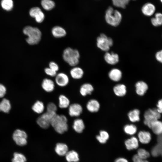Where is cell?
<instances>
[{"label":"cell","instance_id":"cell-37","mask_svg":"<svg viewBox=\"0 0 162 162\" xmlns=\"http://www.w3.org/2000/svg\"><path fill=\"white\" fill-rule=\"evenodd\" d=\"M46 110L47 112L56 113L57 110V106L54 103L50 102L46 106Z\"/></svg>","mask_w":162,"mask_h":162},{"label":"cell","instance_id":"cell-41","mask_svg":"<svg viewBox=\"0 0 162 162\" xmlns=\"http://www.w3.org/2000/svg\"><path fill=\"white\" fill-rule=\"evenodd\" d=\"M49 67L53 70L57 72L59 69L58 65L53 61L50 62L49 64Z\"/></svg>","mask_w":162,"mask_h":162},{"label":"cell","instance_id":"cell-30","mask_svg":"<svg viewBox=\"0 0 162 162\" xmlns=\"http://www.w3.org/2000/svg\"><path fill=\"white\" fill-rule=\"evenodd\" d=\"M65 157L68 162H77L79 160L78 153L73 150L68 152L65 155Z\"/></svg>","mask_w":162,"mask_h":162},{"label":"cell","instance_id":"cell-40","mask_svg":"<svg viewBox=\"0 0 162 162\" xmlns=\"http://www.w3.org/2000/svg\"><path fill=\"white\" fill-rule=\"evenodd\" d=\"M154 18L158 24V26L162 25V13L157 12L154 15Z\"/></svg>","mask_w":162,"mask_h":162},{"label":"cell","instance_id":"cell-17","mask_svg":"<svg viewBox=\"0 0 162 162\" xmlns=\"http://www.w3.org/2000/svg\"><path fill=\"white\" fill-rule=\"evenodd\" d=\"M52 36L56 38H60L65 37L67 34V32L63 27L58 26H55L51 29Z\"/></svg>","mask_w":162,"mask_h":162},{"label":"cell","instance_id":"cell-25","mask_svg":"<svg viewBox=\"0 0 162 162\" xmlns=\"http://www.w3.org/2000/svg\"><path fill=\"white\" fill-rule=\"evenodd\" d=\"M32 109L36 113L41 114L45 109L44 104L42 101L38 100L33 105Z\"/></svg>","mask_w":162,"mask_h":162},{"label":"cell","instance_id":"cell-50","mask_svg":"<svg viewBox=\"0 0 162 162\" xmlns=\"http://www.w3.org/2000/svg\"><path fill=\"white\" fill-rule=\"evenodd\" d=\"M130 0H123L126 4L127 5L129 2Z\"/></svg>","mask_w":162,"mask_h":162},{"label":"cell","instance_id":"cell-6","mask_svg":"<svg viewBox=\"0 0 162 162\" xmlns=\"http://www.w3.org/2000/svg\"><path fill=\"white\" fill-rule=\"evenodd\" d=\"M56 114V113L47 111L44 112L37 118V123L41 128L44 129H47L50 125L52 118Z\"/></svg>","mask_w":162,"mask_h":162},{"label":"cell","instance_id":"cell-45","mask_svg":"<svg viewBox=\"0 0 162 162\" xmlns=\"http://www.w3.org/2000/svg\"><path fill=\"white\" fill-rule=\"evenodd\" d=\"M5 87L2 84H0V98L4 96L6 93Z\"/></svg>","mask_w":162,"mask_h":162},{"label":"cell","instance_id":"cell-24","mask_svg":"<svg viewBox=\"0 0 162 162\" xmlns=\"http://www.w3.org/2000/svg\"><path fill=\"white\" fill-rule=\"evenodd\" d=\"M58 106L62 109L68 108L70 105L69 99L65 95L62 94L59 95L58 98Z\"/></svg>","mask_w":162,"mask_h":162},{"label":"cell","instance_id":"cell-27","mask_svg":"<svg viewBox=\"0 0 162 162\" xmlns=\"http://www.w3.org/2000/svg\"><path fill=\"white\" fill-rule=\"evenodd\" d=\"M150 128L156 135L162 134V122L158 120L154 121L152 123Z\"/></svg>","mask_w":162,"mask_h":162},{"label":"cell","instance_id":"cell-42","mask_svg":"<svg viewBox=\"0 0 162 162\" xmlns=\"http://www.w3.org/2000/svg\"><path fill=\"white\" fill-rule=\"evenodd\" d=\"M99 135L101 138L106 141L109 138V135L108 133L104 130H100Z\"/></svg>","mask_w":162,"mask_h":162},{"label":"cell","instance_id":"cell-19","mask_svg":"<svg viewBox=\"0 0 162 162\" xmlns=\"http://www.w3.org/2000/svg\"><path fill=\"white\" fill-rule=\"evenodd\" d=\"M136 92L140 96L143 95L146 92L148 88L147 84L143 81H139L135 84Z\"/></svg>","mask_w":162,"mask_h":162},{"label":"cell","instance_id":"cell-49","mask_svg":"<svg viewBox=\"0 0 162 162\" xmlns=\"http://www.w3.org/2000/svg\"><path fill=\"white\" fill-rule=\"evenodd\" d=\"M152 25L155 27L159 26L154 17H152L151 20Z\"/></svg>","mask_w":162,"mask_h":162},{"label":"cell","instance_id":"cell-31","mask_svg":"<svg viewBox=\"0 0 162 162\" xmlns=\"http://www.w3.org/2000/svg\"><path fill=\"white\" fill-rule=\"evenodd\" d=\"M11 107L9 101L6 99H3L0 103V111L8 113L10 110Z\"/></svg>","mask_w":162,"mask_h":162},{"label":"cell","instance_id":"cell-9","mask_svg":"<svg viewBox=\"0 0 162 162\" xmlns=\"http://www.w3.org/2000/svg\"><path fill=\"white\" fill-rule=\"evenodd\" d=\"M30 16L34 18L36 21L38 23L42 22L45 19V15L41 9L38 7L31 8L29 10Z\"/></svg>","mask_w":162,"mask_h":162},{"label":"cell","instance_id":"cell-32","mask_svg":"<svg viewBox=\"0 0 162 162\" xmlns=\"http://www.w3.org/2000/svg\"><path fill=\"white\" fill-rule=\"evenodd\" d=\"M41 5L43 8L46 10H50L55 6V3L52 0H42Z\"/></svg>","mask_w":162,"mask_h":162},{"label":"cell","instance_id":"cell-23","mask_svg":"<svg viewBox=\"0 0 162 162\" xmlns=\"http://www.w3.org/2000/svg\"><path fill=\"white\" fill-rule=\"evenodd\" d=\"M108 76L109 78L112 81L118 82L122 78V73L119 69L114 68L110 71L108 74Z\"/></svg>","mask_w":162,"mask_h":162},{"label":"cell","instance_id":"cell-52","mask_svg":"<svg viewBox=\"0 0 162 162\" xmlns=\"http://www.w3.org/2000/svg\"><path fill=\"white\" fill-rule=\"evenodd\" d=\"M161 153H162V152H161Z\"/></svg>","mask_w":162,"mask_h":162},{"label":"cell","instance_id":"cell-21","mask_svg":"<svg viewBox=\"0 0 162 162\" xmlns=\"http://www.w3.org/2000/svg\"><path fill=\"white\" fill-rule=\"evenodd\" d=\"M88 110L91 112H97L99 110L100 105L96 100L91 99L89 100L86 105Z\"/></svg>","mask_w":162,"mask_h":162},{"label":"cell","instance_id":"cell-16","mask_svg":"<svg viewBox=\"0 0 162 162\" xmlns=\"http://www.w3.org/2000/svg\"><path fill=\"white\" fill-rule=\"evenodd\" d=\"M138 139L139 142L142 144L148 143L152 139L151 134L148 131H140L138 134Z\"/></svg>","mask_w":162,"mask_h":162},{"label":"cell","instance_id":"cell-14","mask_svg":"<svg viewBox=\"0 0 162 162\" xmlns=\"http://www.w3.org/2000/svg\"><path fill=\"white\" fill-rule=\"evenodd\" d=\"M139 142L138 138L133 136L126 140L124 142V145L128 150H131L136 149L138 148Z\"/></svg>","mask_w":162,"mask_h":162},{"label":"cell","instance_id":"cell-47","mask_svg":"<svg viewBox=\"0 0 162 162\" xmlns=\"http://www.w3.org/2000/svg\"><path fill=\"white\" fill-rule=\"evenodd\" d=\"M114 162H129L126 158L123 157H119L116 158Z\"/></svg>","mask_w":162,"mask_h":162},{"label":"cell","instance_id":"cell-46","mask_svg":"<svg viewBox=\"0 0 162 162\" xmlns=\"http://www.w3.org/2000/svg\"><path fill=\"white\" fill-rule=\"evenodd\" d=\"M157 111L160 114L162 113V99L158 100L157 105Z\"/></svg>","mask_w":162,"mask_h":162},{"label":"cell","instance_id":"cell-51","mask_svg":"<svg viewBox=\"0 0 162 162\" xmlns=\"http://www.w3.org/2000/svg\"><path fill=\"white\" fill-rule=\"evenodd\" d=\"M160 2L162 4V0H160Z\"/></svg>","mask_w":162,"mask_h":162},{"label":"cell","instance_id":"cell-44","mask_svg":"<svg viewBox=\"0 0 162 162\" xmlns=\"http://www.w3.org/2000/svg\"><path fill=\"white\" fill-rule=\"evenodd\" d=\"M155 56L156 60L158 62L162 63V50L157 52Z\"/></svg>","mask_w":162,"mask_h":162},{"label":"cell","instance_id":"cell-22","mask_svg":"<svg viewBox=\"0 0 162 162\" xmlns=\"http://www.w3.org/2000/svg\"><path fill=\"white\" fill-rule=\"evenodd\" d=\"M93 90V87L91 84L85 83L80 87L79 92L82 96L85 97L87 95L91 94Z\"/></svg>","mask_w":162,"mask_h":162},{"label":"cell","instance_id":"cell-2","mask_svg":"<svg viewBox=\"0 0 162 162\" xmlns=\"http://www.w3.org/2000/svg\"><path fill=\"white\" fill-rule=\"evenodd\" d=\"M68 119L63 114H56L52 118L50 125L55 131L59 134H63L67 131L68 128Z\"/></svg>","mask_w":162,"mask_h":162},{"label":"cell","instance_id":"cell-4","mask_svg":"<svg viewBox=\"0 0 162 162\" xmlns=\"http://www.w3.org/2000/svg\"><path fill=\"white\" fill-rule=\"evenodd\" d=\"M122 15L120 12L109 7L106 12L105 19L109 25L114 27L118 26L122 20Z\"/></svg>","mask_w":162,"mask_h":162},{"label":"cell","instance_id":"cell-11","mask_svg":"<svg viewBox=\"0 0 162 162\" xmlns=\"http://www.w3.org/2000/svg\"><path fill=\"white\" fill-rule=\"evenodd\" d=\"M68 108V114L71 117H77L80 116L83 111L82 106L77 103L70 104Z\"/></svg>","mask_w":162,"mask_h":162},{"label":"cell","instance_id":"cell-7","mask_svg":"<svg viewBox=\"0 0 162 162\" xmlns=\"http://www.w3.org/2000/svg\"><path fill=\"white\" fill-rule=\"evenodd\" d=\"M160 117L161 114L157 111L156 109H148L144 114V124L150 128L152 123L158 120Z\"/></svg>","mask_w":162,"mask_h":162},{"label":"cell","instance_id":"cell-38","mask_svg":"<svg viewBox=\"0 0 162 162\" xmlns=\"http://www.w3.org/2000/svg\"><path fill=\"white\" fill-rule=\"evenodd\" d=\"M113 4L116 7L124 8L127 4L123 0H112Z\"/></svg>","mask_w":162,"mask_h":162},{"label":"cell","instance_id":"cell-15","mask_svg":"<svg viewBox=\"0 0 162 162\" xmlns=\"http://www.w3.org/2000/svg\"><path fill=\"white\" fill-rule=\"evenodd\" d=\"M156 10L155 5L150 2L145 4L142 8L141 10L143 14L148 16H151L155 13Z\"/></svg>","mask_w":162,"mask_h":162},{"label":"cell","instance_id":"cell-18","mask_svg":"<svg viewBox=\"0 0 162 162\" xmlns=\"http://www.w3.org/2000/svg\"><path fill=\"white\" fill-rule=\"evenodd\" d=\"M70 74L71 77L75 80H79L83 76L84 72L80 67L76 66L74 67L70 70Z\"/></svg>","mask_w":162,"mask_h":162},{"label":"cell","instance_id":"cell-48","mask_svg":"<svg viewBox=\"0 0 162 162\" xmlns=\"http://www.w3.org/2000/svg\"><path fill=\"white\" fill-rule=\"evenodd\" d=\"M96 138L97 140L101 144H105L107 141L101 138L99 135H98L96 136Z\"/></svg>","mask_w":162,"mask_h":162},{"label":"cell","instance_id":"cell-29","mask_svg":"<svg viewBox=\"0 0 162 162\" xmlns=\"http://www.w3.org/2000/svg\"><path fill=\"white\" fill-rule=\"evenodd\" d=\"M140 112L137 109H134L130 111L128 114L129 120L132 122H135L140 121Z\"/></svg>","mask_w":162,"mask_h":162},{"label":"cell","instance_id":"cell-12","mask_svg":"<svg viewBox=\"0 0 162 162\" xmlns=\"http://www.w3.org/2000/svg\"><path fill=\"white\" fill-rule=\"evenodd\" d=\"M104 58L107 63L112 65L116 64L119 61L118 55L113 52H106L104 56Z\"/></svg>","mask_w":162,"mask_h":162},{"label":"cell","instance_id":"cell-1","mask_svg":"<svg viewBox=\"0 0 162 162\" xmlns=\"http://www.w3.org/2000/svg\"><path fill=\"white\" fill-rule=\"evenodd\" d=\"M23 32L25 34L28 36L26 40L29 44H37L41 40L42 32L37 27L27 26L24 28Z\"/></svg>","mask_w":162,"mask_h":162},{"label":"cell","instance_id":"cell-3","mask_svg":"<svg viewBox=\"0 0 162 162\" xmlns=\"http://www.w3.org/2000/svg\"><path fill=\"white\" fill-rule=\"evenodd\" d=\"M80 57L79 51L70 47L64 49L62 53L64 60L69 65L73 67L76 66L79 64Z\"/></svg>","mask_w":162,"mask_h":162},{"label":"cell","instance_id":"cell-10","mask_svg":"<svg viewBox=\"0 0 162 162\" xmlns=\"http://www.w3.org/2000/svg\"><path fill=\"white\" fill-rule=\"evenodd\" d=\"M69 82L68 76L65 73L60 72L57 74L55 76V82L56 84L61 87L67 86Z\"/></svg>","mask_w":162,"mask_h":162},{"label":"cell","instance_id":"cell-26","mask_svg":"<svg viewBox=\"0 0 162 162\" xmlns=\"http://www.w3.org/2000/svg\"><path fill=\"white\" fill-rule=\"evenodd\" d=\"M113 90L115 94L118 97L124 96L127 92L126 86L123 84L116 85L114 87Z\"/></svg>","mask_w":162,"mask_h":162},{"label":"cell","instance_id":"cell-20","mask_svg":"<svg viewBox=\"0 0 162 162\" xmlns=\"http://www.w3.org/2000/svg\"><path fill=\"white\" fill-rule=\"evenodd\" d=\"M72 128L74 130L78 133H82L85 128L83 121L80 118H76L73 121Z\"/></svg>","mask_w":162,"mask_h":162},{"label":"cell","instance_id":"cell-8","mask_svg":"<svg viewBox=\"0 0 162 162\" xmlns=\"http://www.w3.org/2000/svg\"><path fill=\"white\" fill-rule=\"evenodd\" d=\"M27 135L25 132L20 130L17 129L14 132L13 138L17 145L22 146L26 145L27 143Z\"/></svg>","mask_w":162,"mask_h":162},{"label":"cell","instance_id":"cell-28","mask_svg":"<svg viewBox=\"0 0 162 162\" xmlns=\"http://www.w3.org/2000/svg\"><path fill=\"white\" fill-rule=\"evenodd\" d=\"M68 147L66 145L62 143H58L56 146L55 151L58 155L61 156L65 155L68 152Z\"/></svg>","mask_w":162,"mask_h":162},{"label":"cell","instance_id":"cell-35","mask_svg":"<svg viewBox=\"0 0 162 162\" xmlns=\"http://www.w3.org/2000/svg\"><path fill=\"white\" fill-rule=\"evenodd\" d=\"M14 157L12 160V162H26V159L25 156L20 153L15 152Z\"/></svg>","mask_w":162,"mask_h":162},{"label":"cell","instance_id":"cell-43","mask_svg":"<svg viewBox=\"0 0 162 162\" xmlns=\"http://www.w3.org/2000/svg\"><path fill=\"white\" fill-rule=\"evenodd\" d=\"M132 159L133 162H149L146 159H143L140 158L136 154L133 155Z\"/></svg>","mask_w":162,"mask_h":162},{"label":"cell","instance_id":"cell-36","mask_svg":"<svg viewBox=\"0 0 162 162\" xmlns=\"http://www.w3.org/2000/svg\"><path fill=\"white\" fill-rule=\"evenodd\" d=\"M136 154L141 158L146 160L148 158L150 155L149 152L143 148L138 149Z\"/></svg>","mask_w":162,"mask_h":162},{"label":"cell","instance_id":"cell-5","mask_svg":"<svg viewBox=\"0 0 162 162\" xmlns=\"http://www.w3.org/2000/svg\"><path fill=\"white\" fill-rule=\"evenodd\" d=\"M96 42L97 47L105 52H108L113 43L112 39L104 33H101L97 37Z\"/></svg>","mask_w":162,"mask_h":162},{"label":"cell","instance_id":"cell-34","mask_svg":"<svg viewBox=\"0 0 162 162\" xmlns=\"http://www.w3.org/2000/svg\"><path fill=\"white\" fill-rule=\"evenodd\" d=\"M1 5L4 10L9 11L11 10L13 6V2L12 0H2Z\"/></svg>","mask_w":162,"mask_h":162},{"label":"cell","instance_id":"cell-33","mask_svg":"<svg viewBox=\"0 0 162 162\" xmlns=\"http://www.w3.org/2000/svg\"><path fill=\"white\" fill-rule=\"evenodd\" d=\"M124 131L128 135H133L135 134L137 130L136 126L133 124H127L124 127Z\"/></svg>","mask_w":162,"mask_h":162},{"label":"cell","instance_id":"cell-13","mask_svg":"<svg viewBox=\"0 0 162 162\" xmlns=\"http://www.w3.org/2000/svg\"><path fill=\"white\" fill-rule=\"evenodd\" d=\"M41 86L43 89L47 93L52 92L55 88V83L51 79L45 78L41 82Z\"/></svg>","mask_w":162,"mask_h":162},{"label":"cell","instance_id":"cell-39","mask_svg":"<svg viewBox=\"0 0 162 162\" xmlns=\"http://www.w3.org/2000/svg\"><path fill=\"white\" fill-rule=\"evenodd\" d=\"M44 71L47 75L51 77H55L57 74L56 72L51 69L49 67L46 68L44 69Z\"/></svg>","mask_w":162,"mask_h":162}]
</instances>
